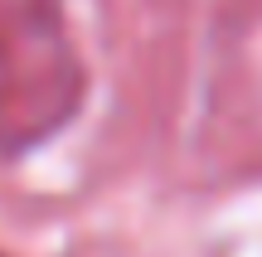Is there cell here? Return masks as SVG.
Wrapping results in <instances>:
<instances>
[{
    "label": "cell",
    "mask_w": 262,
    "mask_h": 257,
    "mask_svg": "<svg viewBox=\"0 0 262 257\" xmlns=\"http://www.w3.org/2000/svg\"><path fill=\"white\" fill-rule=\"evenodd\" d=\"M83 102L58 0H0V155L34 151Z\"/></svg>",
    "instance_id": "6da1fadb"
}]
</instances>
